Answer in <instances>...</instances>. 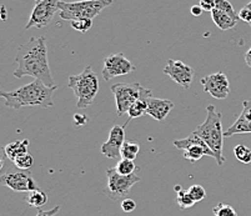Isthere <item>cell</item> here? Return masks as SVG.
<instances>
[{
    "instance_id": "cell-17",
    "label": "cell",
    "mask_w": 251,
    "mask_h": 216,
    "mask_svg": "<svg viewBox=\"0 0 251 216\" xmlns=\"http://www.w3.org/2000/svg\"><path fill=\"white\" fill-rule=\"evenodd\" d=\"M151 96H152V92H151V90H149V89H145V92H144V94L141 95V96L139 97L138 100H136V101L133 104V105L130 106L129 111H127V114H129V120H127V121L125 122L124 126H126V124L131 119H136V118L143 117L144 114H147L148 100H149Z\"/></svg>"
},
{
    "instance_id": "cell-10",
    "label": "cell",
    "mask_w": 251,
    "mask_h": 216,
    "mask_svg": "<svg viewBox=\"0 0 251 216\" xmlns=\"http://www.w3.org/2000/svg\"><path fill=\"white\" fill-rule=\"evenodd\" d=\"M1 184L18 192H30L38 190V184L29 170H18L1 174Z\"/></svg>"
},
{
    "instance_id": "cell-31",
    "label": "cell",
    "mask_w": 251,
    "mask_h": 216,
    "mask_svg": "<svg viewBox=\"0 0 251 216\" xmlns=\"http://www.w3.org/2000/svg\"><path fill=\"white\" fill-rule=\"evenodd\" d=\"M237 15H239V19L243 20V22L245 23H249V24L251 25V10L248 8V6L241 9L240 13H239Z\"/></svg>"
},
{
    "instance_id": "cell-9",
    "label": "cell",
    "mask_w": 251,
    "mask_h": 216,
    "mask_svg": "<svg viewBox=\"0 0 251 216\" xmlns=\"http://www.w3.org/2000/svg\"><path fill=\"white\" fill-rule=\"evenodd\" d=\"M60 0H42L36 3L35 8L31 11L29 22L25 25V29L44 28L51 22L52 17L59 11Z\"/></svg>"
},
{
    "instance_id": "cell-19",
    "label": "cell",
    "mask_w": 251,
    "mask_h": 216,
    "mask_svg": "<svg viewBox=\"0 0 251 216\" xmlns=\"http://www.w3.org/2000/svg\"><path fill=\"white\" fill-rule=\"evenodd\" d=\"M211 18H213L216 26L221 29V30H230V29L235 28V25L240 20L239 18H232L231 15L226 14V13H224L221 10H218V9H214L211 11Z\"/></svg>"
},
{
    "instance_id": "cell-35",
    "label": "cell",
    "mask_w": 251,
    "mask_h": 216,
    "mask_svg": "<svg viewBox=\"0 0 251 216\" xmlns=\"http://www.w3.org/2000/svg\"><path fill=\"white\" fill-rule=\"evenodd\" d=\"M75 122H76V126L77 128H79V126H81V125H84V124H86V122H88V118L85 117V115H75Z\"/></svg>"
},
{
    "instance_id": "cell-23",
    "label": "cell",
    "mask_w": 251,
    "mask_h": 216,
    "mask_svg": "<svg viewBox=\"0 0 251 216\" xmlns=\"http://www.w3.org/2000/svg\"><path fill=\"white\" fill-rule=\"evenodd\" d=\"M235 158L243 164L251 163V149H249L245 145H236L234 149Z\"/></svg>"
},
{
    "instance_id": "cell-7",
    "label": "cell",
    "mask_w": 251,
    "mask_h": 216,
    "mask_svg": "<svg viewBox=\"0 0 251 216\" xmlns=\"http://www.w3.org/2000/svg\"><path fill=\"white\" fill-rule=\"evenodd\" d=\"M106 176H108L106 195L114 201L126 199L131 188L140 181V176H138L135 172L131 175H122L116 171L115 168L106 170Z\"/></svg>"
},
{
    "instance_id": "cell-21",
    "label": "cell",
    "mask_w": 251,
    "mask_h": 216,
    "mask_svg": "<svg viewBox=\"0 0 251 216\" xmlns=\"http://www.w3.org/2000/svg\"><path fill=\"white\" fill-rule=\"evenodd\" d=\"M140 152V144L136 142H125L122 147V159L135 160Z\"/></svg>"
},
{
    "instance_id": "cell-8",
    "label": "cell",
    "mask_w": 251,
    "mask_h": 216,
    "mask_svg": "<svg viewBox=\"0 0 251 216\" xmlns=\"http://www.w3.org/2000/svg\"><path fill=\"white\" fill-rule=\"evenodd\" d=\"M174 145L176 149L184 151V159L189 160L190 163H196L202 156H211L215 159V154L213 150L207 146V144L202 139H200L194 133L190 134L188 138L175 140Z\"/></svg>"
},
{
    "instance_id": "cell-27",
    "label": "cell",
    "mask_w": 251,
    "mask_h": 216,
    "mask_svg": "<svg viewBox=\"0 0 251 216\" xmlns=\"http://www.w3.org/2000/svg\"><path fill=\"white\" fill-rule=\"evenodd\" d=\"M214 3H215V9H218V10H221L224 13H226V14L231 15L232 18H239V15H236V13H235L234 6L227 0H214Z\"/></svg>"
},
{
    "instance_id": "cell-12",
    "label": "cell",
    "mask_w": 251,
    "mask_h": 216,
    "mask_svg": "<svg viewBox=\"0 0 251 216\" xmlns=\"http://www.w3.org/2000/svg\"><path fill=\"white\" fill-rule=\"evenodd\" d=\"M200 81H201V85L204 86L205 92L209 93L215 99H226L231 92L229 79L223 72L206 75Z\"/></svg>"
},
{
    "instance_id": "cell-34",
    "label": "cell",
    "mask_w": 251,
    "mask_h": 216,
    "mask_svg": "<svg viewBox=\"0 0 251 216\" xmlns=\"http://www.w3.org/2000/svg\"><path fill=\"white\" fill-rule=\"evenodd\" d=\"M202 11H204V10H202V8L200 5H193V6H191V9H190L191 15H193V17H195V18L201 17Z\"/></svg>"
},
{
    "instance_id": "cell-15",
    "label": "cell",
    "mask_w": 251,
    "mask_h": 216,
    "mask_svg": "<svg viewBox=\"0 0 251 216\" xmlns=\"http://www.w3.org/2000/svg\"><path fill=\"white\" fill-rule=\"evenodd\" d=\"M251 133V99L245 100L243 103V111L240 117L237 118L236 121L224 131L225 138H230L236 134H249Z\"/></svg>"
},
{
    "instance_id": "cell-30",
    "label": "cell",
    "mask_w": 251,
    "mask_h": 216,
    "mask_svg": "<svg viewBox=\"0 0 251 216\" xmlns=\"http://www.w3.org/2000/svg\"><path fill=\"white\" fill-rule=\"evenodd\" d=\"M136 209V202L134 201L133 199L130 197H126V199H123L122 201V210L124 213H133Z\"/></svg>"
},
{
    "instance_id": "cell-28",
    "label": "cell",
    "mask_w": 251,
    "mask_h": 216,
    "mask_svg": "<svg viewBox=\"0 0 251 216\" xmlns=\"http://www.w3.org/2000/svg\"><path fill=\"white\" fill-rule=\"evenodd\" d=\"M189 194H190L191 199L194 200L195 202H200L201 200L205 199L206 196V192H205V189L202 188L201 185H193L188 189Z\"/></svg>"
},
{
    "instance_id": "cell-37",
    "label": "cell",
    "mask_w": 251,
    "mask_h": 216,
    "mask_svg": "<svg viewBox=\"0 0 251 216\" xmlns=\"http://www.w3.org/2000/svg\"><path fill=\"white\" fill-rule=\"evenodd\" d=\"M180 190H182V189H181V186H180V185H176V186H175V192H179Z\"/></svg>"
},
{
    "instance_id": "cell-29",
    "label": "cell",
    "mask_w": 251,
    "mask_h": 216,
    "mask_svg": "<svg viewBox=\"0 0 251 216\" xmlns=\"http://www.w3.org/2000/svg\"><path fill=\"white\" fill-rule=\"evenodd\" d=\"M70 24H72V28L75 29L76 31H80V33H86V31L90 30L91 26H93V20H90V19L73 20V22H70Z\"/></svg>"
},
{
    "instance_id": "cell-18",
    "label": "cell",
    "mask_w": 251,
    "mask_h": 216,
    "mask_svg": "<svg viewBox=\"0 0 251 216\" xmlns=\"http://www.w3.org/2000/svg\"><path fill=\"white\" fill-rule=\"evenodd\" d=\"M28 149H29L28 139L9 143L6 146L3 147L4 152H5V156L11 161H14L15 159H18L19 156L24 155V154H28Z\"/></svg>"
},
{
    "instance_id": "cell-6",
    "label": "cell",
    "mask_w": 251,
    "mask_h": 216,
    "mask_svg": "<svg viewBox=\"0 0 251 216\" xmlns=\"http://www.w3.org/2000/svg\"><path fill=\"white\" fill-rule=\"evenodd\" d=\"M110 90L115 96L116 114L120 118L144 94L145 88L139 83H118L111 85Z\"/></svg>"
},
{
    "instance_id": "cell-36",
    "label": "cell",
    "mask_w": 251,
    "mask_h": 216,
    "mask_svg": "<svg viewBox=\"0 0 251 216\" xmlns=\"http://www.w3.org/2000/svg\"><path fill=\"white\" fill-rule=\"evenodd\" d=\"M245 61L246 64H248V67L251 68V48L248 50V53L245 54Z\"/></svg>"
},
{
    "instance_id": "cell-26",
    "label": "cell",
    "mask_w": 251,
    "mask_h": 216,
    "mask_svg": "<svg viewBox=\"0 0 251 216\" xmlns=\"http://www.w3.org/2000/svg\"><path fill=\"white\" fill-rule=\"evenodd\" d=\"M213 213L215 216H237L236 211L234 210L232 206L226 205V204H221V202H219L218 205L214 208Z\"/></svg>"
},
{
    "instance_id": "cell-3",
    "label": "cell",
    "mask_w": 251,
    "mask_h": 216,
    "mask_svg": "<svg viewBox=\"0 0 251 216\" xmlns=\"http://www.w3.org/2000/svg\"><path fill=\"white\" fill-rule=\"evenodd\" d=\"M207 117L202 124H200L194 134L202 139L207 144V146L213 150L215 154V160L219 167L224 165L225 158L223 156V145H224V131L221 125V114L218 113L214 105H209L206 108Z\"/></svg>"
},
{
    "instance_id": "cell-2",
    "label": "cell",
    "mask_w": 251,
    "mask_h": 216,
    "mask_svg": "<svg viewBox=\"0 0 251 216\" xmlns=\"http://www.w3.org/2000/svg\"><path fill=\"white\" fill-rule=\"evenodd\" d=\"M56 86H48L42 80L35 79L30 84L11 90L1 92L0 96L5 100V106L19 110L24 106H39V108H51L54 106L52 95Z\"/></svg>"
},
{
    "instance_id": "cell-38",
    "label": "cell",
    "mask_w": 251,
    "mask_h": 216,
    "mask_svg": "<svg viewBox=\"0 0 251 216\" xmlns=\"http://www.w3.org/2000/svg\"><path fill=\"white\" fill-rule=\"evenodd\" d=\"M246 6H248V8H249V9H250V10H251V1H250V3H249V4H248V5H246Z\"/></svg>"
},
{
    "instance_id": "cell-20",
    "label": "cell",
    "mask_w": 251,
    "mask_h": 216,
    "mask_svg": "<svg viewBox=\"0 0 251 216\" xmlns=\"http://www.w3.org/2000/svg\"><path fill=\"white\" fill-rule=\"evenodd\" d=\"M25 201L28 202L31 208H35L39 210L48 202V195L38 189V190L28 192V195L25 196Z\"/></svg>"
},
{
    "instance_id": "cell-14",
    "label": "cell",
    "mask_w": 251,
    "mask_h": 216,
    "mask_svg": "<svg viewBox=\"0 0 251 216\" xmlns=\"http://www.w3.org/2000/svg\"><path fill=\"white\" fill-rule=\"evenodd\" d=\"M125 140V126L114 125L109 133L108 140L101 145L100 152L108 159H118L122 156V147Z\"/></svg>"
},
{
    "instance_id": "cell-24",
    "label": "cell",
    "mask_w": 251,
    "mask_h": 216,
    "mask_svg": "<svg viewBox=\"0 0 251 216\" xmlns=\"http://www.w3.org/2000/svg\"><path fill=\"white\" fill-rule=\"evenodd\" d=\"M176 201H177V205L180 206V209L193 208V206L196 204V202L191 199V196H190V194H189L188 190H184V189L177 192Z\"/></svg>"
},
{
    "instance_id": "cell-25",
    "label": "cell",
    "mask_w": 251,
    "mask_h": 216,
    "mask_svg": "<svg viewBox=\"0 0 251 216\" xmlns=\"http://www.w3.org/2000/svg\"><path fill=\"white\" fill-rule=\"evenodd\" d=\"M14 165L18 168L19 170H29L31 167H33L34 164V159L30 154H24V155L19 156L18 159H15L14 161Z\"/></svg>"
},
{
    "instance_id": "cell-4",
    "label": "cell",
    "mask_w": 251,
    "mask_h": 216,
    "mask_svg": "<svg viewBox=\"0 0 251 216\" xmlns=\"http://www.w3.org/2000/svg\"><path fill=\"white\" fill-rule=\"evenodd\" d=\"M68 86L76 96L77 108L86 109L93 104L99 92V76L90 65H86L80 74L70 75Z\"/></svg>"
},
{
    "instance_id": "cell-5",
    "label": "cell",
    "mask_w": 251,
    "mask_h": 216,
    "mask_svg": "<svg viewBox=\"0 0 251 216\" xmlns=\"http://www.w3.org/2000/svg\"><path fill=\"white\" fill-rule=\"evenodd\" d=\"M113 4V0H81L74 3H65L60 1L59 4V13L60 18L64 20H93L104 10Z\"/></svg>"
},
{
    "instance_id": "cell-22",
    "label": "cell",
    "mask_w": 251,
    "mask_h": 216,
    "mask_svg": "<svg viewBox=\"0 0 251 216\" xmlns=\"http://www.w3.org/2000/svg\"><path fill=\"white\" fill-rule=\"evenodd\" d=\"M116 171L122 175H131L135 172V170L138 169L133 160H127V159H122L116 164L115 167Z\"/></svg>"
},
{
    "instance_id": "cell-1",
    "label": "cell",
    "mask_w": 251,
    "mask_h": 216,
    "mask_svg": "<svg viewBox=\"0 0 251 216\" xmlns=\"http://www.w3.org/2000/svg\"><path fill=\"white\" fill-rule=\"evenodd\" d=\"M15 61L18 65L13 72L15 78L33 76L34 79L42 80L45 85L55 86L48 60L45 36L30 38L28 42L20 45L15 55Z\"/></svg>"
},
{
    "instance_id": "cell-13",
    "label": "cell",
    "mask_w": 251,
    "mask_h": 216,
    "mask_svg": "<svg viewBox=\"0 0 251 216\" xmlns=\"http://www.w3.org/2000/svg\"><path fill=\"white\" fill-rule=\"evenodd\" d=\"M164 72L170 76L171 80H174L184 89L190 88L194 80V74H195L190 65L185 64L181 60H174V59H169L166 67L164 68Z\"/></svg>"
},
{
    "instance_id": "cell-11",
    "label": "cell",
    "mask_w": 251,
    "mask_h": 216,
    "mask_svg": "<svg viewBox=\"0 0 251 216\" xmlns=\"http://www.w3.org/2000/svg\"><path fill=\"white\" fill-rule=\"evenodd\" d=\"M135 70V67L129 59L123 53L111 54L104 59V68H102L101 76L105 81H109L110 79L118 78V76H124L130 74Z\"/></svg>"
},
{
    "instance_id": "cell-33",
    "label": "cell",
    "mask_w": 251,
    "mask_h": 216,
    "mask_svg": "<svg viewBox=\"0 0 251 216\" xmlns=\"http://www.w3.org/2000/svg\"><path fill=\"white\" fill-rule=\"evenodd\" d=\"M200 6L204 11H213L215 9V3L214 0H200Z\"/></svg>"
},
{
    "instance_id": "cell-32",
    "label": "cell",
    "mask_w": 251,
    "mask_h": 216,
    "mask_svg": "<svg viewBox=\"0 0 251 216\" xmlns=\"http://www.w3.org/2000/svg\"><path fill=\"white\" fill-rule=\"evenodd\" d=\"M59 211H60V206L59 205L54 206V208L50 209V210H40V209H39L36 216H55Z\"/></svg>"
},
{
    "instance_id": "cell-39",
    "label": "cell",
    "mask_w": 251,
    "mask_h": 216,
    "mask_svg": "<svg viewBox=\"0 0 251 216\" xmlns=\"http://www.w3.org/2000/svg\"><path fill=\"white\" fill-rule=\"evenodd\" d=\"M35 1H36V3H39V1H42V0H35Z\"/></svg>"
},
{
    "instance_id": "cell-16",
    "label": "cell",
    "mask_w": 251,
    "mask_h": 216,
    "mask_svg": "<svg viewBox=\"0 0 251 216\" xmlns=\"http://www.w3.org/2000/svg\"><path fill=\"white\" fill-rule=\"evenodd\" d=\"M173 109H174V103L170 100L156 99V97L151 96L148 100L147 115L157 120V121H163Z\"/></svg>"
}]
</instances>
